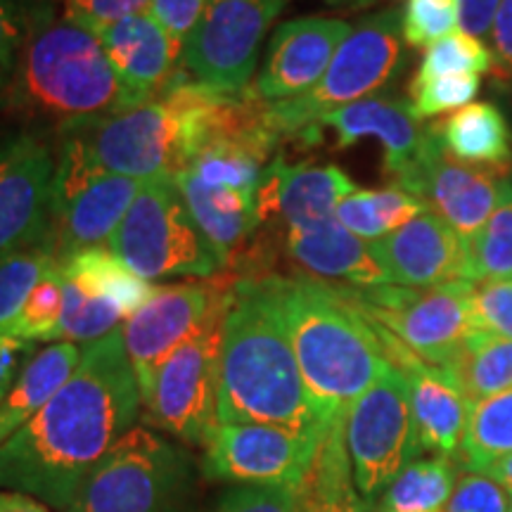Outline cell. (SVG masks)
<instances>
[{
  "label": "cell",
  "mask_w": 512,
  "mask_h": 512,
  "mask_svg": "<svg viewBox=\"0 0 512 512\" xmlns=\"http://www.w3.org/2000/svg\"><path fill=\"white\" fill-rule=\"evenodd\" d=\"M140 389L121 328L86 344L57 394L0 446V489L67 512L79 486L140 415Z\"/></svg>",
  "instance_id": "obj_1"
},
{
  "label": "cell",
  "mask_w": 512,
  "mask_h": 512,
  "mask_svg": "<svg viewBox=\"0 0 512 512\" xmlns=\"http://www.w3.org/2000/svg\"><path fill=\"white\" fill-rule=\"evenodd\" d=\"M283 320L306 392L323 430L349 413L392 366L377 325L320 280L306 275H252Z\"/></svg>",
  "instance_id": "obj_2"
},
{
  "label": "cell",
  "mask_w": 512,
  "mask_h": 512,
  "mask_svg": "<svg viewBox=\"0 0 512 512\" xmlns=\"http://www.w3.org/2000/svg\"><path fill=\"white\" fill-rule=\"evenodd\" d=\"M216 422L273 425L325 437L283 320L256 278L230 283L223 318Z\"/></svg>",
  "instance_id": "obj_3"
},
{
  "label": "cell",
  "mask_w": 512,
  "mask_h": 512,
  "mask_svg": "<svg viewBox=\"0 0 512 512\" xmlns=\"http://www.w3.org/2000/svg\"><path fill=\"white\" fill-rule=\"evenodd\" d=\"M221 95L178 69L145 105L74 121L57 131L81 138L105 174L136 181L176 176L202 150Z\"/></svg>",
  "instance_id": "obj_4"
},
{
  "label": "cell",
  "mask_w": 512,
  "mask_h": 512,
  "mask_svg": "<svg viewBox=\"0 0 512 512\" xmlns=\"http://www.w3.org/2000/svg\"><path fill=\"white\" fill-rule=\"evenodd\" d=\"M119 95V79L100 38L64 15L57 17L53 3L41 0L0 105L22 119L62 128L119 110Z\"/></svg>",
  "instance_id": "obj_5"
},
{
  "label": "cell",
  "mask_w": 512,
  "mask_h": 512,
  "mask_svg": "<svg viewBox=\"0 0 512 512\" xmlns=\"http://www.w3.org/2000/svg\"><path fill=\"white\" fill-rule=\"evenodd\" d=\"M406 41L401 34V10L384 8L351 27L309 93L283 102H266V117L280 140L309 147L313 126L325 114L380 95L392 86L406 64Z\"/></svg>",
  "instance_id": "obj_6"
},
{
  "label": "cell",
  "mask_w": 512,
  "mask_h": 512,
  "mask_svg": "<svg viewBox=\"0 0 512 512\" xmlns=\"http://www.w3.org/2000/svg\"><path fill=\"white\" fill-rule=\"evenodd\" d=\"M195 479L181 446L133 427L79 486L67 512H190Z\"/></svg>",
  "instance_id": "obj_7"
},
{
  "label": "cell",
  "mask_w": 512,
  "mask_h": 512,
  "mask_svg": "<svg viewBox=\"0 0 512 512\" xmlns=\"http://www.w3.org/2000/svg\"><path fill=\"white\" fill-rule=\"evenodd\" d=\"M112 252L147 280L216 278L221 256L192 219L171 176L143 181L131 209L110 240Z\"/></svg>",
  "instance_id": "obj_8"
},
{
  "label": "cell",
  "mask_w": 512,
  "mask_h": 512,
  "mask_svg": "<svg viewBox=\"0 0 512 512\" xmlns=\"http://www.w3.org/2000/svg\"><path fill=\"white\" fill-rule=\"evenodd\" d=\"M363 316L394 335L408 351L432 366L444 368L467 337L472 325V283L453 280L437 287H339Z\"/></svg>",
  "instance_id": "obj_9"
},
{
  "label": "cell",
  "mask_w": 512,
  "mask_h": 512,
  "mask_svg": "<svg viewBox=\"0 0 512 512\" xmlns=\"http://www.w3.org/2000/svg\"><path fill=\"white\" fill-rule=\"evenodd\" d=\"M344 437L358 494L373 508L382 491L422 451L406 375L389 366L380 380L351 403Z\"/></svg>",
  "instance_id": "obj_10"
},
{
  "label": "cell",
  "mask_w": 512,
  "mask_h": 512,
  "mask_svg": "<svg viewBox=\"0 0 512 512\" xmlns=\"http://www.w3.org/2000/svg\"><path fill=\"white\" fill-rule=\"evenodd\" d=\"M287 3L290 0H207L183 46V69L211 91L245 93L264 38Z\"/></svg>",
  "instance_id": "obj_11"
},
{
  "label": "cell",
  "mask_w": 512,
  "mask_h": 512,
  "mask_svg": "<svg viewBox=\"0 0 512 512\" xmlns=\"http://www.w3.org/2000/svg\"><path fill=\"white\" fill-rule=\"evenodd\" d=\"M230 292V290H228ZM228 302L211 316L204 328L157 370L150 394L143 401L147 420L171 437L190 446L207 444L216 425V392L223 342V318Z\"/></svg>",
  "instance_id": "obj_12"
},
{
  "label": "cell",
  "mask_w": 512,
  "mask_h": 512,
  "mask_svg": "<svg viewBox=\"0 0 512 512\" xmlns=\"http://www.w3.org/2000/svg\"><path fill=\"white\" fill-rule=\"evenodd\" d=\"M320 441L273 425L216 422L204 444L202 475L214 482L304 489L316 465Z\"/></svg>",
  "instance_id": "obj_13"
},
{
  "label": "cell",
  "mask_w": 512,
  "mask_h": 512,
  "mask_svg": "<svg viewBox=\"0 0 512 512\" xmlns=\"http://www.w3.org/2000/svg\"><path fill=\"white\" fill-rule=\"evenodd\" d=\"M230 285L178 283L155 287L150 299L121 325L124 347L136 373L140 399H147L157 370L178 347L204 328V323L228 302Z\"/></svg>",
  "instance_id": "obj_14"
},
{
  "label": "cell",
  "mask_w": 512,
  "mask_h": 512,
  "mask_svg": "<svg viewBox=\"0 0 512 512\" xmlns=\"http://www.w3.org/2000/svg\"><path fill=\"white\" fill-rule=\"evenodd\" d=\"M57 145L41 131L0 138V259L53 235Z\"/></svg>",
  "instance_id": "obj_15"
},
{
  "label": "cell",
  "mask_w": 512,
  "mask_h": 512,
  "mask_svg": "<svg viewBox=\"0 0 512 512\" xmlns=\"http://www.w3.org/2000/svg\"><path fill=\"white\" fill-rule=\"evenodd\" d=\"M335 133L337 150H349L363 138H375L382 145L384 176L401 185L439 145V124H425L415 117L411 100L396 95H373L342 107L313 126L311 145L323 140V133Z\"/></svg>",
  "instance_id": "obj_16"
},
{
  "label": "cell",
  "mask_w": 512,
  "mask_h": 512,
  "mask_svg": "<svg viewBox=\"0 0 512 512\" xmlns=\"http://www.w3.org/2000/svg\"><path fill=\"white\" fill-rule=\"evenodd\" d=\"M356 192L344 169L335 164H290L278 152L266 164L256 188V228H302L335 216L339 202Z\"/></svg>",
  "instance_id": "obj_17"
},
{
  "label": "cell",
  "mask_w": 512,
  "mask_h": 512,
  "mask_svg": "<svg viewBox=\"0 0 512 512\" xmlns=\"http://www.w3.org/2000/svg\"><path fill=\"white\" fill-rule=\"evenodd\" d=\"M351 24L335 17H297L275 29L252 93L264 102H283L309 93L328 72Z\"/></svg>",
  "instance_id": "obj_18"
},
{
  "label": "cell",
  "mask_w": 512,
  "mask_h": 512,
  "mask_svg": "<svg viewBox=\"0 0 512 512\" xmlns=\"http://www.w3.org/2000/svg\"><path fill=\"white\" fill-rule=\"evenodd\" d=\"M505 176L510 174L456 162L446 155L439 138V145L396 188L420 197L427 211L470 242L494 214Z\"/></svg>",
  "instance_id": "obj_19"
},
{
  "label": "cell",
  "mask_w": 512,
  "mask_h": 512,
  "mask_svg": "<svg viewBox=\"0 0 512 512\" xmlns=\"http://www.w3.org/2000/svg\"><path fill=\"white\" fill-rule=\"evenodd\" d=\"M377 325V323H375ZM389 361L406 375L411 389V408L418 427L420 446L439 456L451 458L463 444L472 401L460 392L458 384L444 368L432 366L408 351L394 335L377 325Z\"/></svg>",
  "instance_id": "obj_20"
},
{
  "label": "cell",
  "mask_w": 512,
  "mask_h": 512,
  "mask_svg": "<svg viewBox=\"0 0 512 512\" xmlns=\"http://www.w3.org/2000/svg\"><path fill=\"white\" fill-rule=\"evenodd\" d=\"M373 245L392 285L425 290L465 280L467 275V240L432 211Z\"/></svg>",
  "instance_id": "obj_21"
},
{
  "label": "cell",
  "mask_w": 512,
  "mask_h": 512,
  "mask_svg": "<svg viewBox=\"0 0 512 512\" xmlns=\"http://www.w3.org/2000/svg\"><path fill=\"white\" fill-rule=\"evenodd\" d=\"M119 79V110L157 98L178 72L183 50L166 34L152 12H140L112 24L98 36Z\"/></svg>",
  "instance_id": "obj_22"
},
{
  "label": "cell",
  "mask_w": 512,
  "mask_h": 512,
  "mask_svg": "<svg viewBox=\"0 0 512 512\" xmlns=\"http://www.w3.org/2000/svg\"><path fill=\"white\" fill-rule=\"evenodd\" d=\"M285 252L313 280L347 283L349 287L392 285L370 240L358 238L335 216L311 226L285 230Z\"/></svg>",
  "instance_id": "obj_23"
},
{
  "label": "cell",
  "mask_w": 512,
  "mask_h": 512,
  "mask_svg": "<svg viewBox=\"0 0 512 512\" xmlns=\"http://www.w3.org/2000/svg\"><path fill=\"white\" fill-rule=\"evenodd\" d=\"M143 181L117 174H100L53 216L57 261L100 242L112 240Z\"/></svg>",
  "instance_id": "obj_24"
},
{
  "label": "cell",
  "mask_w": 512,
  "mask_h": 512,
  "mask_svg": "<svg viewBox=\"0 0 512 512\" xmlns=\"http://www.w3.org/2000/svg\"><path fill=\"white\" fill-rule=\"evenodd\" d=\"M171 178L181 190L197 228L221 256L223 266H228L242 242L256 233L254 197L219 185H204L188 174Z\"/></svg>",
  "instance_id": "obj_25"
},
{
  "label": "cell",
  "mask_w": 512,
  "mask_h": 512,
  "mask_svg": "<svg viewBox=\"0 0 512 512\" xmlns=\"http://www.w3.org/2000/svg\"><path fill=\"white\" fill-rule=\"evenodd\" d=\"M439 138L451 159L512 174V126L498 102H472L439 124Z\"/></svg>",
  "instance_id": "obj_26"
},
{
  "label": "cell",
  "mask_w": 512,
  "mask_h": 512,
  "mask_svg": "<svg viewBox=\"0 0 512 512\" xmlns=\"http://www.w3.org/2000/svg\"><path fill=\"white\" fill-rule=\"evenodd\" d=\"M81 361V349L74 342H55L36 351L0 403V446L22 430L34 415L72 377Z\"/></svg>",
  "instance_id": "obj_27"
},
{
  "label": "cell",
  "mask_w": 512,
  "mask_h": 512,
  "mask_svg": "<svg viewBox=\"0 0 512 512\" xmlns=\"http://www.w3.org/2000/svg\"><path fill=\"white\" fill-rule=\"evenodd\" d=\"M64 278L79 283L95 297L105 299L131 318L143 306L155 287L133 273L124 261L105 247H88L57 261Z\"/></svg>",
  "instance_id": "obj_28"
},
{
  "label": "cell",
  "mask_w": 512,
  "mask_h": 512,
  "mask_svg": "<svg viewBox=\"0 0 512 512\" xmlns=\"http://www.w3.org/2000/svg\"><path fill=\"white\" fill-rule=\"evenodd\" d=\"M347 415L337 418L320 441V451L306 484V512H368L370 508L358 494L354 470L344 437Z\"/></svg>",
  "instance_id": "obj_29"
},
{
  "label": "cell",
  "mask_w": 512,
  "mask_h": 512,
  "mask_svg": "<svg viewBox=\"0 0 512 512\" xmlns=\"http://www.w3.org/2000/svg\"><path fill=\"white\" fill-rule=\"evenodd\" d=\"M444 370L472 403L512 389V339L475 330Z\"/></svg>",
  "instance_id": "obj_30"
},
{
  "label": "cell",
  "mask_w": 512,
  "mask_h": 512,
  "mask_svg": "<svg viewBox=\"0 0 512 512\" xmlns=\"http://www.w3.org/2000/svg\"><path fill=\"white\" fill-rule=\"evenodd\" d=\"M427 207L413 192L396 185L382 190H356L339 202L335 219L363 240H382L389 233L406 226L408 221L425 214Z\"/></svg>",
  "instance_id": "obj_31"
},
{
  "label": "cell",
  "mask_w": 512,
  "mask_h": 512,
  "mask_svg": "<svg viewBox=\"0 0 512 512\" xmlns=\"http://www.w3.org/2000/svg\"><path fill=\"white\" fill-rule=\"evenodd\" d=\"M456 489V465L437 456L413 460L377 498V512H444Z\"/></svg>",
  "instance_id": "obj_32"
},
{
  "label": "cell",
  "mask_w": 512,
  "mask_h": 512,
  "mask_svg": "<svg viewBox=\"0 0 512 512\" xmlns=\"http://www.w3.org/2000/svg\"><path fill=\"white\" fill-rule=\"evenodd\" d=\"M460 458L467 472H484L512 453V389L472 403Z\"/></svg>",
  "instance_id": "obj_33"
},
{
  "label": "cell",
  "mask_w": 512,
  "mask_h": 512,
  "mask_svg": "<svg viewBox=\"0 0 512 512\" xmlns=\"http://www.w3.org/2000/svg\"><path fill=\"white\" fill-rule=\"evenodd\" d=\"M512 278V176H505L498 204L484 228L467 242V275L470 283Z\"/></svg>",
  "instance_id": "obj_34"
},
{
  "label": "cell",
  "mask_w": 512,
  "mask_h": 512,
  "mask_svg": "<svg viewBox=\"0 0 512 512\" xmlns=\"http://www.w3.org/2000/svg\"><path fill=\"white\" fill-rule=\"evenodd\" d=\"M57 264L55 238L19 249L0 259V330H5L27 304L41 278Z\"/></svg>",
  "instance_id": "obj_35"
},
{
  "label": "cell",
  "mask_w": 512,
  "mask_h": 512,
  "mask_svg": "<svg viewBox=\"0 0 512 512\" xmlns=\"http://www.w3.org/2000/svg\"><path fill=\"white\" fill-rule=\"evenodd\" d=\"M121 320H124V313L117 306L95 297L79 283L62 275V320L57 339L74 344L98 342L117 330Z\"/></svg>",
  "instance_id": "obj_36"
},
{
  "label": "cell",
  "mask_w": 512,
  "mask_h": 512,
  "mask_svg": "<svg viewBox=\"0 0 512 512\" xmlns=\"http://www.w3.org/2000/svg\"><path fill=\"white\" fill-rule=\"evenodd\" d=\"M494 72V55L491 48L484 46L482 38H475L465 31L441 38L422 55L420 67L415 69L411 86L444 79V76H465V74H491Z\"/></svg>",
  "instance_id": "obj_37"
},
{
  "label": "cell",
  "mask_w": 512,
  "mask_h": 512,
  "mask_svg": "<svg viewBox=\"0 0 512 512\" xmlns=\"http://www.w3.org/2000/svg\"><path fill=\"white\" fill-rule=\"evenodd\" d=\"M264 169L266 164L252 152L233 145H207L192 157L181 174H188L204 185H219L256 197Z\"/></svg>",
  "instance_id": "obj_38"
},
{
  "label": "cell",
  "mask_w": 512,
  "mask_h": 512,
  "mask_svg": "<svg viewBox=\"0 0 512 512\" xmlns=\"http://www.w3.org/2000/svg\"><path fill=\"white\" fill-rule=\"evenodd\" d=\"M62 320V273L60 266H53L43 275L41 283L29 294L27 304L22 306L19 316L3 332L12 337L27 339V342H50L57 339Z\"/></svg>",
  "instance_id": "obj_39"
},
{
  "label": "cell",
  "mask_w": 512,
  "mask_h": 512,
  "mask_svg": "<svg viewBox=\"0 0 512 512\" xmlns=\"http://www.w3.org/2000/svg\"><path fill=\"white\" fill-rule=\"evenodd\" d=\"M460 27L458 0H406L401 34L408 48H430Z\"/></svg>",
  "instance_id": "obj_40"
},
{
  "label": "cell",
  "mask_w": 512,
  "mask_h": 512,
  "mask_svg": "<svg viewBox=\"0 0 512 512\" xmlns=\"http://www.w3.org/2000/svg\"><path fill=\"white\" fill-rule=\"evenodd\" d=\"M482 88V76L465 74V76H444L422 83V86L408 88V100L415 117L420 121L434 119L439 114L458 112L463 107L472 105Z\"/></svg>",
  "instance_id": "obj_41"
},
{
  "label": "cell",
  "mask_w": 512,
  "mask_h": 512,
  "mask_svg": "<svg viewBox=\"0 0 512 512\" xmlns=\"http://www.w3.org/2000/svg\"><path fill=\"white\" fill-rule=\"evenodd\" d=\"M38 3L41 0H0V102L15 79Z\"/></svg>",
  "instance_id": "obj_42"
},
{
  "label": "cell",
  "mask_w": 512,
  "mask_h": 512,
  "mask_svg": "<svg viewBox=\"0 0 512 512\" xmlns=\"http://www.w3.org/2000/svg\"><path fill=\"white\" fill-rule=\"evenodd\" d=\"M304 489L240 484L228 489L211 512H306Z\"/></svg>",
  "instance_id": "obj_43"
},
{
  "label": "cell",
  "mask_w": 512,
  "mask_h": 512,
  "mask_svg": "<svg viewBox=\"0 0 512 512\" xmlns=\"http://www.w3.org/2000/svg\"><path fill=\"white\" fill-rule=\"evenodd\" d=\"M472 325L477 332L512 339V278L472 283Z\"/></svg>",
  "instance_id": "obj_44"
},
{
  "label": "cell",
  "mask_w": 512,
  "mask_h": 512,
  "mask_svg": "<svg viewBox=\"0 0 512 512\" xmlns=\"http://www.w3.org/2000/svg\"><path fill=\"white\" fill-rule=\"evenodd\" d=\"M64 17L100 36L112 24L140 12H150L152 0H62Z\"/></svg>",
  "instance_id": "obj_45"
},
{
  "label": "cell",
  "mask_w": 512,
  "mask_h": 512,
  "mask_svg": "<svg viewBox=\"0 0 512 512\" xmlns=\"http://www.w3.org/2000/svg\"><path fill=\"white\" fill-rule=\"evenodd\" d=\"M444 512H510L508 494L482 472H467L456 482Z\"/></svg>",
  "instance_id": "obj_46"
},
{
  "label": "cell",
  "mask_w": 512,
  "mask_h": 512,
  "mask_svg": "<svg viewBox=\"0 0 512 512\" xmlns=\"http://www.w3.org/2000/svg\"><path fill=\"white\" fill-rule=\"evenodd\" d=\"M204 3L207 0H152V17L174 38V43L183 50L197 22H200Z\"/></svg>",
  "instance_id": "obj_47"
},
{
  "label": "cell",
  "mask_w": 512,
  "mask_h": 512,
  "mask_svg": "<svg viewBox=\"0 0 512 512\" xmlns=\"http://www.w3.org/2000/svg\"><path fill=\"white\" fill-rule=\"evenodd\" d=\"M489 43L491 55H494L491 79H512V0L498 3Z\"/></svg>",
  "instance_id": "obj_48"
},
{
  "label": "cell",
  "mask_w": 512,
  "mask_h": 512,
  "mask_svg": "<svg viewBox=\"0 0 512 512\" xmlns=\"http://www.w3.org/2000/svg\"><path fill=\"white\" fill-rule=\"evenodd\" d=\"M36 354V344L27 339L12 337L0 330V403L12 389V384L27 366V361Z\"/></svg>",
  "instance_id": "obj_49"
},
{
  "label": "cell",
  "mask_w": 512,
  "mask_h": 512,
  "mask_svg": "<svg viewBox=\"0 0 512 512\" xmlns=\"http://www.w3.org/2000/svg\"><path fill=\"white\" fill-rule=\"evenodd\" d=\"M498 3L501 0H458L460 31L475 38H489Z\"/></svg>",
  "instance_id": "obj_50"
},
{
  "label": "cell",
  "mask_w": 512,
  "mask_h": 512,
  "mask_svg": "<svg viewBox=\"0 0 512 512\" xmlns=\"http://www.w3.org/2000/svg\"><path fill=\"white\" fill-rule=\"evenodd\" d=\"M0 512H48L46 505L36 498L17 494V491H0Z\"/></svg>",
  "instance_id": "obj_51"
},
{
  "label": "cell",
  "mask_w": 512,
  "mask_h": 512,
  "mask_svg": "<svg viewBox=\"0 0 512 512\" xmlns=\"http://www.w3.org/2000/svg\"><path fill=\"white\" fill-rule=\"evenodd\" d=\"M482 475L494 479V482L501 486L505 494L512 496V453H510V456L501 458V460H496L494 465L486 467Z\"/></svg>",
  "instance_id": "obj_52"
},
{
  "label": "cell",
  "mask_w": 512,
  "mask_h": 512,
  "mask_svg": "<svg viewBox=\"0 0 512 512\" xmlns=\"http://www.w3.org/2000/svg\"><path fill=\"white\" fill-rule=\"evenodd\" d=\"M491 91H494L498 102L503 105L505 117H510L512 126V79H491Z\"/></svg>",
  "instance_id": "obj_53"
},
{
  "label": "cell",
  "mask_w": 512,
  "mask_h": 512,
  "mask_svg": "<svg viewBox=\"0 0 512 512\" xmlns=\"http://www.w3.org/2000/svg\"><path fill=\"white\" fill-rule=\"evenodd\" d=\"M384 0H332V8H347V10H366L373 5H380Z\"/></svg>",
  "instance_id": "obj_54"
},
{
  "label": "cell",
  "mask_w": 512,
  "mask_h": 512,
  "mask_svg": "<svg viewBox=\"0 0 512 512\" xmlns=\"http://www.w3.org/2000/svg\"><path fill=\"white\" fill-rule=\"evenodd\" d=\"M325 3H328V5H332V0H325Z\"/></svg>",
  "instance_id": "obj_55"
},
{
  "label": "cell",
  "mask_w": 512,
  "mask_h": 512,
  "mask_svg": "<svg viewBox=\"0 0 512 512\" xmlns=\"http://www.w3.org/2000/svg\"><path fill=\"white\" fill-rule=\"evenodd\" d=\"M510 512H512V508H510Z\"/></svg>",
  "instance_id": "obj_56"
},
{
  "label": "cell",
  "mask_w": 512,
  "mask_h": 512,
  "mask_svg": "<svg viewBox=\"0 0 512 512\" xmlns=\"http://www.w3.org/2000/svg\"><path fill=\"white\" fill-rule=\"evenodd\" d=\"M510 176H512V174H510Z\"/></svg>",
  "instance_id": "obj_57"
}]
</instances>
